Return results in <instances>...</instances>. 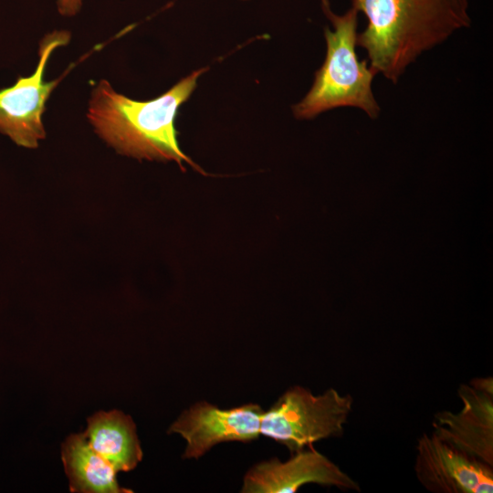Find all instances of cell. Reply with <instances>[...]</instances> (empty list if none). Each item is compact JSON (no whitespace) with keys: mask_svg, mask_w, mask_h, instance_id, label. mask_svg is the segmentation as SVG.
<instances>
[{"mask_svg":"<svg viewBox=\"0 0 493 493\" xmlns=\"http://www.w3.org/2000/svg\"><path fill=\"white\" fill-rule=\"evenodd\" d=\"M367 25L357 46L376 74L397 83L425 52L471 26L468 0H351Z\"/></svg>","mask_w":493,"mask_h":493,"instance_id":"1","label":"cell"},{"mask_svg":"<svg viewBox=\"0 0 493 493\" xmlns=\"http://www.w3.org/2000/svg\"><path fill=\"white\" fill-rule=\"evenodd\" d=\"M206 68L193 71L161 96L138 101L101 79L92 89L88 119L98 135L118 152L136 159L173 161L197 168L181 150L174 121Z\"/></svg>","mask_w":493,"mask_h":493,"instance_id":"2","label":"cell"},{"mask_svg":"<svg viewBox=\"0 0 493 493\" xmlns=\"http://www.w3.org/2000/svg\"><path fill=\"white\" fill-rule=\"evenodd\" d=\"M325 15L333 29L325 28L326 56L316 71L311 88L292 107L299 120H309L333 109L356 108L376 119L381 108L372 91L377 75L367 60L356 53L358 12L352 6L343 15L334 14L328 0H321Z\"/></svg>","mask_w":493,"mask_h":493,"instance_id":"3","label":"cell"},{"mask_svg":"<svg viewBox=\"0 0 493 493\" xmlns=\"http://www.w3.org/2000/svg\"><path fill=\"white\" fill-rule=\"evenodd\" d=\"M352 404L350 394H341L333 388L316 395L294 386L264 411L260 435L295 453L320 440L342 435Z\"/></svg>","mask_w":493,"mask_h":493,"instance_id":"4","label":"cell"},{"mask_svg":"<svg viewBox=\"0 0 493 493\" xmlns=\"http://www.w3.org/2000/svg\"><path fill=\"white\" fill-rule=\"evenodd\" d=\"M68 31L47 34L39 43V60L33 74L17 78L16 83L0 89V131L16 144L36 148L45 138L42 115L46 102L62 77L51 81L44 80L46 65L58 47L68 45Z\"/></svg>","mask_w":493,"mask_h":493,"instance_id":"5","label":"cell"},{"mask_svg":"<svg viewBox=\"0 0 493 493\" xmlns=\"http://www.w3.org/2000/svg\"><path fill=\"white\" fill-rule=\"evenodd\" d=\"M263 414L256 404L220 409L199 402L184 411L168 433L179 434L186 441L184 458L197 459L217 444L257 439Z\"/></svg>","mask_w":493,"mask_h":493,"instance_id":"6","label":"cell"},{"mask_svg":"<svg viewBox=\"0 0 493 493\" xmlns=\"http://www.w3.org/2000/svg\"><path fill=\"white\" fill-rule=\"evenodd\" d=\"M492 467L434 433H425L417 441L415 475L431 492L491 493Z\"/></svg>","mask_w":493,"mask_h":493,"instance_id":"7","label":"cell"},{"mask_svg":"<svg viewBox=\"0 0 493 493\" xmlns=\"http://www.w3.org/2000/svg\"><path fill=\"white\" fill-rule=\"evenodd\" d=\"M458 396L463 408L458 413L435 414L433 433L456 448L493 467V382L492 378L462 384Z\"/></svg>","mask_w":493,"mask_h":493,"instance_id":"8","label":"cell"},{"mask_svg":"<svg viewBox=\"0 0 493 493\" xmlns=\"http://www.w3.org/2000/svg\"><path fill=\"white\" fill-rule=\"evenodd\" d=\"M360 491L359 484L312 446L292 453L289 459L257 463L245 475L243 493H294L305 484Z\"/></svg>","mask_w":493,"mask_h":493,"instance_id":"9","label":"cell"},{"mask_svg":"<svg viewBox=\"0 0 493 493\" xmlns=\"http://www.w3.org/2000/svg\"><path fill=\"white\" fill-rule=\"evenodd\" d=\"M87 422L83 433L87 442L117 472L131 471L142 461L136 425L130 415L119 410L100 411Z\"/></svg>","mask_w":493,"mask_h":493,"instance_id":"10","label":"cell"},{"mask_svg":"<svg viewBox=\"0 0 493 493\" xmlns=\"http://www.w3.org/2000/svg\"><path fill=\"white\" fill-rule=\"evenodd\" d=\"M61 459L75 493H129L117 481V470L87 442L83 433L70 435L62 444Z\"/></svg>","mask_w":493,"mask_h":493,"instance_id":"11","label":"cell"},{"mask_svg":"<svg viewBox=\"0 0 493 493\" xmlns=\"http://www.w3.org/2000/svg\"><path fill=\"white\" fill-rule=\"evenodd\" d=\"M83 0H57L58 12L66 16H75L80 9Z\"/></svg>","mask_w":493,"mask_h":493,"instance_id":"12","label":"cell"},{"mask_svg":"<svg viewBox=\"0 0 493 493\" xmlns=\"http://www.w3.org/2000/svg\"><path fill=\"white\" fill-rule=\"evenodd\" d=\"M244 1H246V0H244Z\"/></svg>","mask_w":493,"mask_h":493,"instance_id":"13","label":"cell"}]
</instances>
